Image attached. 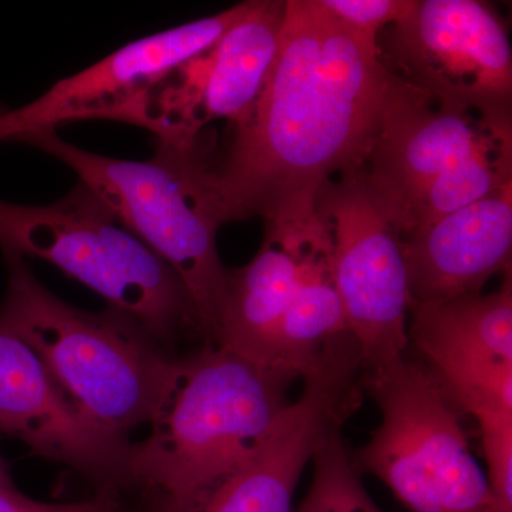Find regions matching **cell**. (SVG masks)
<instances>
[{"label":"cell","instance_id":"6da1fadb","mask_svg":"<svg viewBox=\"0 0 512 512\" xmlns=\"http://www.w3.org/2000/svg\"><path fill=\"white\" fill-rule=\"evenodd\" d=\"M380 52L319 0H286L264 87L211 161L222 225L315 207L332 175L365 168L392 79Z\"/></svg>","mask_w":512,"mask_h":512},{"label":"cell","instance_id":"7a4b0ae2","mask_svg":"<svg viewBox=\"0 0 512 512\" xmlns=\"http://www.w3.org/2000/svg\"><path fill=\"white\" fill-rule=\"evenodd\" d=\"M298 376L208 343L171 360L150 419L131 443L127 483L156 495L158 512H188L262 446Z\"/></svg>","mask_w":512,"mask_h":512},{"label":"cell","instance_id":"3957f363","mask_svg":"<svg viewBox=\"0 0 512 512\" xmlns=\"http://www.w3.org/2000/svg\"><path fill=\"white\" fill-rule=\"evenodd\" d=\"M66 164L101 202L180 276L208 343L224 302L227 266L217 249L222 225L210 183L212 141L202 134L191 147L156 144L146 161L119 160L67 143L56 130L15 141Z\"/></svg>","mask_w":512,"mask_h":512},{"label":"cell","instance_id":"277c9868","mask_svg":"<svg viewBox=\"0 0 512 512\" xmlns=\"http://www.w3.org/2000/svg\"><path fill=\"white\" fill-rule=\"evenodd\" d=\"M5 261L9 281L0 329L23 340L64 396L104 429L126 436L150 423L171 359L146 330L113 308H74L47 291L25 259Z\"/></svg>","mask_w":512,"mask_h":512},{"label":"cell","instance_id":"5b68a950","mask_svg":"<svg viewBox=\"0 0 512 512\" xmlns=\"http://www.w3.org/2000/svg\"><path fill=\"white\" fill-rule=\"evenodd\" d=\"M0 251L5 258L50 262L136 320L153 340L200 329L180 276L82 183L49 205L0 200Z\"/></svg>","mask_w":512,"mask_h":512},{"label":"cell","instance_id":"8992f818","mask_svg":"<svg viewBox=\"0 0 512 512\" xmlns=\"http://www.w3.org/2000/svg\"><path fill=\"white\" fill-rule=\"evenodd\" d=\"M382 423L355 467L382 480L412 512H484L487 477L458 412L421 360L406 355L365 369Z\"/></svg>","mask_w":512,"mask_h":512},{"label":"cell","instance_id":"52a82bcc","mask_svg":"<svg viewBox=\"0 0 512 512\" xmlns=\"http://www.w3.org/2000/svg\"><path fill=\"white\" fill-rule=\"evenodd\" d=\"M316 208L332 232L336 286L363 367L404 355L413 299L389 204L360 170L323 185Z\"/></svg>","mask_w":512,"mask_h":512},{"label":"cell","instance_id":"ba28073f","mask_svg":"<svg viewBox=\"0 0 512 512\" xmlns=\"http://www.w3.org/2000/svg\"><path fill=\"white\" fill-rule=\"evenodd\" d=\"M285 16L284 0H249L244 15L210 49L151 83L124 123L177 147L197 144L211 121L239 123L264 87Z\"/></svg>","mask_w":512,"mask_h":512},{"label":"cell","instance_id":"9c48e42d","mask_svg":"<svg viewBox=\"0 0 512 512\" xmlns=\"http://www.w3.org/2000/svg\"><path fill=\"white\" fill-rule=\"evenodd\" d=\"M394 76L447 103L512 111V53L503 22L477 0H419L387 33Z\"/></svg>","mask_w":512,"mask_h":512},{"label":"cell","instance_id":"30bf717a","mask_svg":"<svg viewBox=\"0 0 512 512\" xmlns=\"http://www.w3.org/2000/svg\"><path fill=\"white\" fill-rule=\"evenodd\" d=\"M362 357L350 333L330 340L303 375V390L247 463L188 512H292L316 448L359 406Z\"/></svg>","mask_w":512,"mask_h":512},{"label":"cell","instance_id":"8fae6325","mask_svg":"<svg viewBox=\"0 0 512 512\" xmlns=\"http://www.w3.org/2000/svg\"><path fill=\"white\" fill-rule=\"evenodd\" d=\"M507 146H512V111L447 103L392 73L366 163L369 170L363 173L389 204L399 227L434 180L471 157Z\"/></svg>","mask_w":512,"mask_h":512},{"label":"cell","instance_id":"7c38bea8","mask_svg":"<svg viewBox=\"0 0 512 512\" xmlns=\"http://www.w3.org/2000/svg\"><path fill=\"white\" fill-rule=\"evenodd\" d=\"M249 0L208 18L134 40L83 72L64 77L36 100L0 111V144L56 130L72 121L124 123L141 94L161 74L210 49L247 10Z\"/></svg>","mask_w":512,"mask_h":512},{"label":"cell","instance_id":"4fadbf2b","mask_svg":"<svg viewBox=\"0 0 512 512\" xmlns=\"http://www.w3.org/2000/svg\"><path fill=\"white\" fill-rule=\"evenodd\" d=\"M409 345L458 413H512V288L413 302Z\"/></svg>","mask_w":512,"mask_h":512},{"label":"cell","instance_id":"5bb4252c","mask_svg":"<svg viewBox=\"0 0 512 512\" xmlns=\"http://www.w3.org/2000/svg\"><path fill=\"white\" fill-rule=\"evenodd\" d=\"M0 433L35 456L66 464L103 487L127 483L131 443L89 419L59 389L42 360L0 329Z\"/></svg>","mask_w":512,"mask_h":512},{"label":"cell","instance_id":"9a60e30c","mask_svg":"<svg viewBox=\"0 0 512 512\" xmlns=\"http://www.w3.org/2000/svg\"><path fill=\"white\" fill-rule=\"evenodd\" d=\"M402 251L413 302L481 293L491 276L510 271L512 183L404 235Z\"/></svg>","mask_w":512,"mask_h":512},{"label":"cell","instance_id":"2e32d148","mask_svg":"<svg viewBox=\"0 0 512 512\" xmlns=\"http://www.w3.org/2000/svg\"><path fill=\"white\" fill-rule=\"evenodd\" d=\"M316 212L318 208L266 218L264 241L254 259L242 268L227 269L211 345L282 370L275 362L279 326L298 284L305 232Z\"/></svg>","mask_w":512,"mask_h":512},{"label":"cell","instance_id":"e0dca14e","mask_svg":"<svg viewBox=\"0 0 512 512\" xmlns=\"http://www.w3.org/2000/svg\"><path fill=\"white\" fill-rule=\"evenodd\" d=\"M348 332L336 286L332 232L316 212L306 228L298 284L279 326L276 366L303 377L330 340Z\"/></svg>","mask_w":512,"mask_h":512},{"label":"cell","instance_id":"ac0fdd59","mask_svg":"<svg viewBox=\"0 0 512 512\" xmlns=\"http://www.w3.org/2000/svg\"><path fill=\"white\" fill-rule=\"evenodd\" d=\"M512 183V146L485 151L434 180L400 221V237L490 197Z\"/></svg>","mask_w":512,"mask_h":512},{"label":"cell","instance_id":"d6986e66","mask_svg":"<svg viewBox=\"0 0 512 512\" xmlns=\"http://www.w3.org/2000/svg\"><path fill=\"white\" fill-rule=\"evenodd\" d=\"M312 461L313 480L298 512H383L357 476L340 427L322 440Z\"/></svg>","mask_w":512,"mask_h":512},{"label":"cell","instance_id":"ffe728a7","mask_svg":"<svg viewBox=\"0 0 512 512\" xmlns=\"http://www.w3.org/2000/svg\"><path fill=\"white\" fill-rule=\"evenodd\" d=\"M488 468V504L484 512H512V413L476 417Z\"/></svg>","mask_w":512,"mask_h":512},{"label":"cell","instance_id":"44dd1931","mask_svg":"<svg viewBox=\"0 0 512 512\" xmlns=\"http://www.w3.org/2000/svg\"><path fill=\"white\" fill-rule=\"evenodd\" d=\"M330 15L370 43H379L380 30L406 18L414 0H319Z\"/></svg>","mask_w":512,"mask_h":512},{"label":"cell","instance_id":"7402d4cb","mask_svg":"<svg viewBox=\"0 0 512 512\" xmlns=\"http://www.w3.org/2000/svg\"><path fill=\"white\" fill-rule=\"evenodd\" d=\"M116 487H101L96 497L69 504H49L20 494L16 487H0V512H117Z\"/></svg>","mask_w":512,"mask_h":512},{"label":"cell","instance_id":"603a6c76","mask_svg":"<svg viewBox=\"0 0 512 512\" xmlns=\"http://www.w3.org/2000/svg\"><path fill=\"white\" fill-rule=\"evenodd\" d=\"M0 487H15V485H13L12 478H10L8 464H6V461L3 460L2 456H0Z\"/></svg>","mask_w":512,"mask_h":512}]
</instances>
